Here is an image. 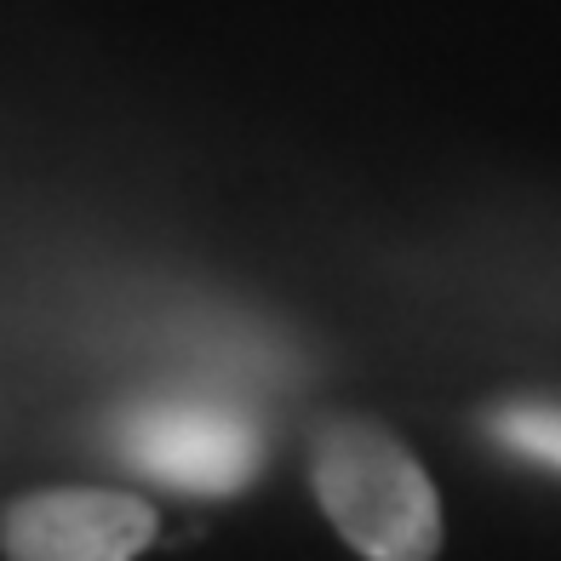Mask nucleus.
<instances>
[{"label": "nucleus", "mask_w": 561, "mask_h": 561, "mask_svg": "<svg viewBox=\"0 0 561 561\" xmlns=\"http://www.w3.org/2000/svg\"><path fill=\"white\" fill-rule=\"evenodd\" d=\"M316 499L350 550L373 561H419L442 550V504L419 458L385 424L333 419L310 453Z\"/></svg>", "instance_id": "1"}, {"label": "nucleus", "mask_w": 561, "mask_h": 561, "mask_svg": "<svg viewBox=\"0 0 561 561\" xmlns=\"http://www.w3.org/2000/svg\"><path fill=\"white\" fill-rule=\"evenodd\" d=\"M115 442L133 465L172 493L224 499L241 493L264 465V430L236 401L218 396H156L126 407Z\"/></svg>", "instance_id": "2"}, {"label": "nucleus", "mask_w": 561, "mask_h": 561, "mask_svg": "<svg viewBox=\"0 0 561 561\" xmlns=\"http://www.w3.org/2000/svg\"><path fill=\"white\" fill-rule=\"evenodd\" d=\"M156 539V510L133 493L46 488L0 516V550L23 561H121Z\"/></svg>", "instance_id": "3"}, {"label": "nucleus", "mask_w": 561, "mask_h": 561, "mask_svg": "<svg viewBox=\"0 0 561 561\" xmlns=\"http://www.w3.org/2000/svg\"><path fill=\"white\" fill-rule=\"evenodd\" d=\"M488 436L504 453L561 476V401H504L488 413Z\"/></svg>", "instance_id": "4"}]
</instances>
